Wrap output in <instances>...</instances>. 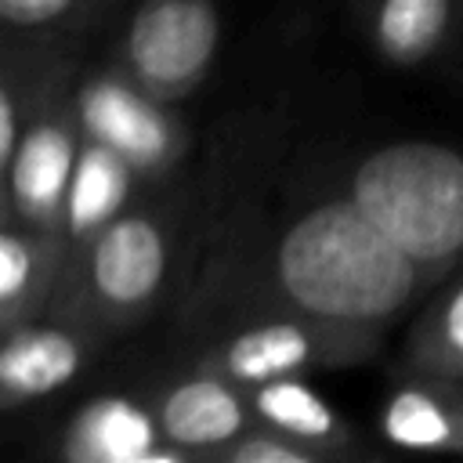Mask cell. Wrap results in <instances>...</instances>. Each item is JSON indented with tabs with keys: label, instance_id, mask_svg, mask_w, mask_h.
<instances>
[{
	"label": "cell",
	"instance_id": "6da1fadb",
	"mask_svg": "<svg viewBox=\"0 0 463 463\" xmlns=\"http://www.w3.org/2000/svg\"><path fill=\"white\" fill-rule=\"evenodd\" d=\"M282 293L307 315L333 322H380L412 286L416 260L347 195L300 213L275 250Z\"/></svg>",
	"mask_w": 463,
	"mask_h": 463
},
{
	"label": "cell",
	"instance_id": "7a4b0ae2",
	"mask_svg": "<svg viewBox=\"0 0 463 463\" xmlns=\"http://www.w3.org/2000/svg\"><path fill=\"white\" fill-rule=\"evenodd\" d=\"M351 199L416 260L463 253V156L438 141H391L351 174Z\"/></svg>",
	"mask_w": 463,
	"mask_h": 463
},
{
	"label": "cell",
	"instance_id": "3957f363",
	"mask_svg": "<svg viewBox=\"0 0 463 463\" xmlns=\"http://www.w3.org/2000/svg\"><path fill=\"white\" fill-rule=\"evenodd\" d=\"M217 43L213 0H145L127 25V65L148 94L177 98L210 72Z\"/></svg>",
	"mask_w": 463,
	"mask_h": 463
},
{
	"label": "cell",
	"instance_id": "277c9868",
	"mask_svg": "<svg viewBox=\"0 0 463 463\" xmlns=\"http://www.w3.org/2000/svg\"><path fill=\"white\" fill-rule=\"evenodd\" d=\"M152 98L119 80H94L80 90V123L90 141L119 152L130 166H159L170 159L177 134Z\"/></svg>",
	"mask_w": 463,
	"mask_h": 463
},
{
	"label": "cell",
	"instance_id": "5b68a950",
	"mask_svg": "<svg viewBox=\"0 0 463 463\" xmlns=\"http://www.w3.org/2000/svg\"><path fill=\"white\" fill-rule=\"evenodd\" d=\"M166 275V235L148 217H116L98 232L90 282L116 307L145 304Z\"/></svg>",
	"mask_w": 463,
	"mask_h": 463
},
{
	"label": "cell",
	"instance_id": "8992f818",
	"mask_svg": "<svg viewBox=\"0 0 463 463\" xmlns=\"http://www.w3.org/2000/svg\"><path fill=\"white\" fill-rule=\"evenodd\" d=\"M76 148L65 127L58 123H36L22 134L14 156L7 166V188L14 206L25 217H51L65 206L69 177L76 166Z\"/></svg>",
	"mask_w": 463,
	"mask_h": 463
},
{
	"label": "cell",
	"instance_id": "52a82bcc",
	"mask_svg": "<svg viewBox=\"0 0 463 463\" xmlns=\"http://www.w3.org/2000/svg\"><path fill=\"white\" fill-rule=\"evenodd\" d=\"M156 423L141 405L105 394L80 409L69 427L65 452L83 463H145V456L156 449Z\"/></svg>",
	"mask_w": 463,
	"mask_h": 463
},
{
	"label": "cell",
	"instance_id": "ba28073f",
	"mask_svg": "<svg viewBox=\"0 0 463 463\" xmlns=\"http://www.w3.org/2000/svg\"><path fill=\"white\" fill-rule=\"evenodd\" d=\"M159 430L181 449L221 445L242 430V405L228 383L192 376L166 391L159 405Z\"/></svg>",
	"mask_w": 463,
	"mask_h": 463
},
{
	"label": "cell",
	"instance_id": "9c48e42d",
	"mask_svg": "<svg viewBox=\"0 0 463 463\" xmlns=\"http://www.w3.org/2000/svg\"><path fill=\"white\" fill-rule=\"evenodd\" d=\"M83 351L61 329H22L0 351V387L7 398H40L80 373Z\"/></svg>",
	"mask_w": 463,
	"mask_h": 463
},
{
	"label": "cell",
	"instance_id": "30bf717a",
	"mask_svg": "<svg viewBox=\"0 0 463 463\" xmlns=\"http://www.w3.org/2000/svg\"><path fill=\"white\" fill-rule=\"evenodd\" d=\"M130 170L134 166L119 152H112L98 141L80 148L72 177H69L65 206H61L65 224L76 235H87V232H101L109 221H116V213L130 192Z\"/></svg>",
	"mask_w": 463,
	"mask_h": 463
},
{
	"label": "cell",
	"instance_id": "8fae6325",
	"mask_svg": "<svg viewBox=\"0 0 463 463\" xmlns=\"http://www.w3.org/2000/svg\"><path fill=\"white\" fill-rule=\"evenodd\" d=\"M452 0H380L373 18V40L394 65L423 61L449 29Z\"/></svg>",
	"mask_w": 463,
	"mask_h": 463
},
{
	"label": "cell",
	"instance_id": "7c38bea8",
	"mask_svg": "<svg viewBox=\"0 0 463 463\" xmlns=\"http://www.w3.org/2000/svg\"><path fill=\"white\" fill-rule=\"evenodd\" d=\"M307 358H311V336L293 322L253 326L224 347V369L242 383H268L275 376H289Z\"/></svg>",
	"mask_w": 463,
	"mask_h": 463
},
{
	"label": "cell",
	"instance_id": "4fadbf2b",
	"mask_svg": "<svg viewBox=\"0 0 463 463\" xmlns=\"http://www.w3.org/2000/svg\"><path fill=\"white\" fill-rule=\"evenodd\" d=\"M257 412L286 430L289 438H300V441H326L336 434V412L329 409V402L322 394H315L307 383L300 380H289V376H275L268 383L257 387V398H253Z\"/></svg>",
	"mask_w": 463,
	"mask_h": 463
},
{
	"label": "cell",
	"instance_id": "5bb4252c",
	"mask_svg": "<svg viewBox=\"0 0 463 463\" xmlns=\"http://www.w3.org/2000/svg\"><path fill=\"white\" fill-rule=\"evenodd\" d=\"M383 438L398 449H416V452L441 449L452 441V416L434 394L405 387L383 409Z\"/></svg>",
	"mask_w": 463,
	"mask_h": 463
},
{
	"label": "cell",
	"instance_id": "9a60e30c",
	"mask_svg": "<svg viewBox=\"0 0 463 463\" xmlns=\"http://www.w3.org/2000/svg\"><path fill=\"white\" fill-rule=\"evenodd\" d=\"M33 279V246L18 232L0 235V300L11 307Z\"/></svg>",
	"mask_w": 463,
	"mask_h": 463
},
{
	"label": "cell",
	"instance_id": "2e32d148",
	"mask_svg": "<svg viewBox=\"0 0 463 463\" xmlns=\"http://www.w3.org/2000/svg\"><path fill=\"white\" fill-rule=\"evenodd\" d=\"M297 441L293 438L286 441V438H271V434H253V438H246L232 449V459L235 463H311L315 452L297 445Z\"/></svg>",
	"mask_w": 463,
	"mask_h": 463
},
{
	"label": "cell",
	"instance_id": "e0dca14e",
	"mask_svg": "<svg viewBox=\"0 0 463 463\" xmlns=\"http://www.w3.org/2000/svg\"><path fill=\"white\" fill-rule=\"evenodd\" d=\"M72 0H0V14L11 25H43L58 14H65Z\"/></svg>",
	"mask_w": 463,
	"mask_h": 463
},
{
	"label": "cell",
	"instance_id": "ac0fdd59",
	"mask_svg": "<svg viewBox=\"0 0 463 463\" xmlns=\"http://www.w3.org/2000/svg\"><path fill=\"white\" fill-rule=\"evenodd\" d=\"M441 340L456 358H463V286L441 307Z\"/></svg>",
	"mask_w": 463,
	"mask_h": 463
},
{
	"label": "cell",
	"instance_id": "d6986e66",
	"mask_svg": "<svg viewBox=\"0 0 463 463\" xmlns=\"http://www.w3.org/2000/svg\"><path fill=\"white\" fill-rule=\"evenodd\" d=\"M22 134H18V105H14V94L4 90L0 94V159L7 163L18 148Z\"/></svg>",
	"mask_w": 463,
	"mask_h": 463
}]
</instances>
